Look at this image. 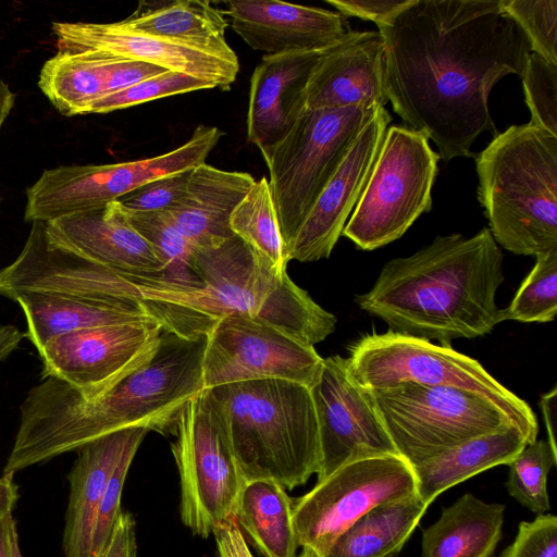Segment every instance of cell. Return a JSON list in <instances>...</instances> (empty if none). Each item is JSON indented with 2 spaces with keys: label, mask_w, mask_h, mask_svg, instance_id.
Segmentation results:
<instances>
[{
  "label": "cell",
  "mask_w": 557,
  "mask_h": 557,
  "mask_svg": "<svg viewBox=\"0 0 557 557\" xmlns=\"http://www.w3.org/2000/svg\"><path fill=\"white\" fill-rule=\"evenodd\" d=\"M440 156L421 132L387 127L367 185L342 235L373 250L399 237L432 208Z\"/></svg>",
  "instance_id": "obj_9"
},
{
  "label": "cell",
  "mask_w": 557,
  "mask_h": 557,
  "mask_svg": "<svg viewBox=\"0 0 557 557\" xmlns=\"http://www.w3.org/2000/svg\"><path fill=\"white\" fill-rule=\"evenodd\" d=\"M478 200L497 245L520 256L557 249V136L530 123L475 157Z\"/></svg>",
  "instance_id": "obj_6"
},
{
  "label": "cell",
  "mask_w": 557,
  "mask_h": 557,
  "mask_svg": "<svg viewBox=\"0 0 557 557\" xmlns=\"http://www.w3.org/2000/svg\"><path fill=\"white\" fill-rule=\"evenodd\" d=\"M505 511L503 504L462 495L423 531L421 557H492L502 539Z\"/></svg>",
  "instance_id": "obj_28"
},
{
  "label": "cell",
  "mask_w": 557,
  "mask_h": 557,
  "mask_svg": "<svg viewBox=\"0 0 557 557\" xmlns=\"http://www.w3.org/2000/svg\"><path fill=\"white\" fill-rule=\"evenodd\" d=\"M528 445L513 424L470 438L445 453L412 467L417 494L431 504L442 492L499 465H509Z\"/></svg>",
  "instance_id": "obj_27"
},
{
  "label": "cell",
  "mask_w": 557,
  "mask_h": 557,
  "mask_svg": "<svg viewBox=\"0 0 557 557\" xmlns=\"http://www.w3.org/2000/svg\"><path fill=\"white\" fill-rule=\"evenodd\" d=\"M521 77L530 124L557 136V64L531 52Z\"/></svg>",
  "instance_id": "obj_39"
},
{
  "label": "cell",
  "mask_w": 557,
  "mask_h": 557,
  "mask_svg": "<svg viewBox=\"0 0 557 557\" xmlns=\"http://www.w3.org/2000/svg\"><path fill=\"white\" fill-rule=\"evenodd\" d=\"M498 557H557V518L550 513L522 521L513 542Z\"/></svg>",
  "instance_id": "obj_42"
},
{
  "label": "cell",
  "mask_w": 557,
  "mask_h": 557,
  "mask_svg": "<svg viewBox=\"0 0 557 557\" xmlns=\"http://www.w3.org/2000/svg\"><path fill=\"white\" fill-rule=\"evenodd\" d=\"M386 557H396V555H389V556H386Z\"/></svg>",
  "instance_id": "obj_53"
},
{
  "label": "cell",
  "mask_w": 557,
  "mask_h": 557,
  "mask_svg": "<svg viewBox=\"0 0 557 557\" xmlns=\"http://www.w3.org/2000/svg\"><path fill=\"white\" fill-rule=\"evenodd\" d=\"M368 391L398 455L412 467L513 424L491 401L462 388L405 382Z\"/></svg>",
  "instance_id": "obj_10"
},
{
  "label": "cell",
  "mask_w": 557,
  "mask_h": 557,
  "mask_svg": "<svg viewBox=\"0 0 557 557\" xmlns=\"http://www.w3.org/2000/svg\"><path fill=\"white\" fill-rule=\"evenodd\" d=\"M145 436L128 444L116 463L101 498L92 536V557H97L107 545L122 513L121 498L131 463Z\"/></svg>",
  "instance_id": "obj_40"
},
{
  "label": "cell",
  "mask_w": 557,
  "mask_h": 557,
  "mask_svg": "<svg viewBox=\"0 0 557 557\" xmlns=\"http://www.w3.org/2000/svg\"><path fill=\"white\" fill-rule=\"evenodd\" d=\"M189 268L198 285L129 277L149 314L169 332L207 337L219 319L233 314L262 321L310 346L335 331L333 313L236 235L216 247L194 249Z\"/></svg>",
  "instance_id": "obj_4"
},
{
  "label": "cell",
  "mask_w": 557,
  "mask_h": 557,
  "mask_svg": "<svg viewBox=\"0 0 557 557\" xmlns=\"http://www.w3.org/2000/svg\"><path fill=\"white\" fill-rule=\"evenodd\" d=\"M384 45L379 32L350 30L327 47L313 67L307 109L385 107Z\"/></svg>",
  "instance_id": "obj_21"
},
{
  "label": "cell",
  "mask_w": 557,
  "mask_h": 557,
  "mask_svg": "<svg viewBox=\"0 0 557 557\" xmlns=\"http://www.w3.org/2000/svg\"><path fill=\"white\" fill-rule=\"evenodd\" d=\"M500 4L527 36L531 52L557 64V1L500 0Z\"/></svg>",
  "instance_id": "obj_38"
},
{
  "label": "cell",
  "mask_w": 557,
  "mask_h": 557,
  "mask_svg": "<svg viewBox=\"0 0 557 557\" xmlns=\"http://www.w3.org/2000/svg\"><path fill=\"white\" fill-rule=\"evenodd\" d=\"M347 362L352 377L367 389L412 382L470 391L507 416L528 444L536 441L537 420L528 403L500 384L478 360L453 347L391 331L372 333L350 347Z\"/></svg>",
  "instance_id": "obj_7"
},
{
  "label": "cell",
  "mask_w": 557,
  "mask_h": 557,
  "mask_svg": "<svg viewBox=\"0 0 557 557\" xmlns=\"http://www.w3.org/2000/svg\"><path fill=\"white\" fill-rule=\"evenodd\" d=\"M218 557H255L234 517L222 522L213 532Z\"/></svg>",
  "instance_id": "obj_46"
},
{
  "label": "cell",
  "mask_w": 557,
  "mask_h": 557,
  "mask_svg": "<svg viewBox=\"0 0 557 557\" xmlns=\"http://www.w3.org/2000/svg\"><path fill=\"white\" fill-rule=\"evenodd\" d=\"M391 121L381 107L362 128L302 223L289 260L310 262L330 257L367 185Z\"/></svg>",
  "instance_id": "obj_19"
},
{
  "label": "cell",
  "mask_w": 557,
  "mask_h": 557,
  "mask_svg": "<svg viewBox=\"0 0 557 557\" xmlns=\"http://www.w3.org/2000/svg\"><path fill=\"white\" fill-rule=\"evenodd\" d=\"M25 335L13 325H0V361L14 351Z\"/></svg>",
  "instance_id": "obj_49"
},
{
  "label": "cell",
  "mask_w": 557,
  "mask_h": 557,
  "mask_svg": "<svg viewBox=\"0 0 557 557\" xmlns=\"http://www.w3.org/2000/svg\"><path fill=\"white\" fill-rule=\"evenodd\" d=\"M212 88L215 86L207 81L168 71L94 101L85 114L109 113L160 98Z\"/></svg>",
  "instance_id": "obj_37"
},
{
  "label": "cell",
  "mask_w": 557,
  "mask_h": 557,
  "mask_svg": "<svg viewBox=\"0 0 557 557\" xmlns=\"http://www.w3.org/2000/svg\"><path fill=\"white\" fill-rule=\"evenodd\" d=\"M234 235L265 258L278 271H286L287 258L277 223L269 182L262 176L234 209L230 218Z\"/></svg>",
  "instance_id": "obj_33"
},
{
  "label": "cell",
  "mask_w": 557,
  "mask_h": 557,
  "mask_svg": "<svg viewBox=\"0 0 557 557\" xmlns=\"http://www.w3.org/2000/svg\"><path fill=\"white\" fill-rule=\"evenodd\" d=\"M14 524L12 512L0 518V557H12L11 531Z\"/></svg>",
  "instance_id": "obj_50"
},
{
  "label": "cell",
  "mask_w": 557,
  "mask_h": 557,
  "mask_svg": "<svg viewBox=\"0 0 557 557\" xmlns=\"http://www.w3.org/2000/svg\"><path fill=\"white\" fill-rule=\"evenodd\" d=\"M225 5L235 33L265 54L324 49L351 30L342 14L321 8L269 0Z\"/></svg>",
  "instance_id": "obj_23"
},
{
  "label": "cell",
  "mask_w": 557,
  "mask_h": 557,
  "mask_svg": "<svg viewBox=\"0 0 557 557\" xmlns=\"http://www.w3.org/2000/svg\"><path fill=\"white\" fill-rule=\"evenodd\" d=\"M11 300L22 308L27 332L39 350L50 339L77 330L138 322H157L140 300L90 299L40 292H24Z\"/></svg>",
  "instance_id": "obj_26"
},
{
  "label": "cell",
  "mask_w": 557,
  "mask_h": 557,
  "mask_svg": "<svg viewBox=\"0 0 557 557\" xmlns=\"http://www.w3.org/2000/svg\"><path fill=\"white\" fill-rule=\"evenodd\" d=\"M540 406L543 413L544 423L547 430V442L552 450L557 454L556 444V421H557V387L546 394H543L540 399Z\"/></svg>",
  "instance_id": "obj_47"
},
{
  "label": "cell",
  "mask_w": 557,
  "mask_h": 557,
  "mask_svg": "<svg viewBox=\"0 0 557 557\" xmlns=\"http://www.w3.org/2000/svg\"><path fill=\"white\" fill-rule=\"evenodd\" d=\"M165 72H168V70L151 63L117 58L111 70L108 95L123 90Z\"/></svg>",
  "instance_id": "obj_44"
},
{
  "label": "cell",
  "mask_w": 557,
  "mask_h": 557,
  "mask_svg": "<svg viewBox=\"0 0 557 557\" xmlns=\"http://www.w3.org/2000/svg\"><path fill=\"white\" fill-rule=\"evenodd\" d=\"M255 182L249 173L202 163L190 170L184 196L166 212L194 249L216 247L234 236L231 214Z\"/></svg>",
  "instance_id": "obj_25"
},
{
  "label": "cell",
  "mask_w": 557,
  "mask_h": 557,
  "mask_svg": "<svg viewBox=\"0 0 557 557\" xmlns=\"http://www.w3.org/2000/svg\"><path fill=\"white\" fill-rule=\"evenodd\" d=\"M310 393L320 441L317 481L352 459L398 455L369 391L350 374L347 358L332 356L323 359Z\"/></svg>",
  "instance_id": "obj_16"
},
{
  "label": "cell",
  "mask_w": 557,
  "mask_h": 557,
  "mask_svg": "<svg viewBox=\"0 0 557 557\" xmlns=\"http://www.w3.org/2000/svg\"><path fill=\"white\" fill-rule=\"evenodd\" d=\"M246 481L304 485L320 467V441L310 388L263 379L208 389Z\"/></svg>",
  "instance_id": "obj_5"
},
{
  "label": "cell",
  "mask_w": 557,
  "mask_h": 557,
  "mask_svg": "<svg viewBox=\"0 0 557 557\" xmlns=\"http://www.w3.org/2000/svg\"><path fill=\"white\" fill-rule=\"evenodd\" d=\"M172 435L182 522L195 535L207 539L233 517L246 482L208 389L183 407Z\"/></svg>",
  "instance_id": "obj_11"
},
{
  "label": "cell",
  "mask_w": 557,
  "mask_h": 557,
  "mask_svg": "<svg viewBox=\"0 0 557 557\" xmlns=\"http://www.w3.org/2000/svg\"><path fill=\"white\" fill-rule=\"evenodd\" d=\"M136 556V522L132 513L122 511L107 545L97 557Z\"/></svg>",
  "instance_id": "obj_45"
},
{
  "label": "cell",
  "mask_w": 557,
  "mask_h": 557,
  "mask_svg": "<svg viewBox=\"0 0 557 557\" xmlns=\"http://www.w3.org/2000/svg\"><path fill=\"white\" fill-rule=\"evenodd\" d=\"M377 109L306 108L264 160L288 261L295 238L314 202Z\"/></svg>",
  "instance_id": "obj_8"
},
{
  "label": "cell",
  "mask_w": 557,
  "mask_h": 557,
  "mask_svg": "<svg viewBox=\"0 0 557 557\" xmlns=\"http://www.w3.org/2000/svg\"><path fill=\"white\" fill-rule=\"evenodd\" d=\"M557 465L548 442L536 440L528 444L508 465L506 488L511 497L536 516L550 510L547 478Z\"/></svg>",
  "instance_id": "obj_35"
},
{
  "label": "cell",
  "mask_w": 557,
  "mask_h": 557,
  "mask_svg": "<svg viewBox=\"0 0 557 557\" xmlns=\"http://www.w3.org/2000/svg\"><path fill=\"white\" fill-rule=\"evenodd\" d=\"M223 132L198 125L182 146L165 153L110 164L46 170L26 190L24 220L49 222L114 201L156 178L206 163Z\"/></svg>",
  "instance_id": "obj_12"
},
{
  "label": "cell",
  "mask_w": 557,
  "mask_h": 557,
  "mask_svg": "<svg viewBox=\"0 0 557 557\" xmlns=\"http://www.w3.org/2000/svg\"><path fill=\"white\" fill-rule=\"evenodd\" d=\"M122 22L132 29L159 38L201 47H227L225 11L210 1H140Z\"/></svg>",
  "instance_id": "obj_32"
},
{
  "label": "cell",
  "mask_w": 557,
  "mask_h": 557,
  "mask_svg": "<svg viewBox=\"0 0 557 557\" xmlns=\"http://www.w3.org/2000/svg\"><path fill=\"white\" fill-rule=\"evenodd\" d=\"M207 337L163 329L154 354L101 397L87 401L65 382L45 377L20 406V426L3 474H14L127 428L172 434L183 407L201 393Z\"/></svg>",
  "instance_id": "obj_2"
},
{
  "label": "cell",
  "mask_w": 557,
  "mask_h": 557,
  "mask_svg": "<svg viewBox=\"0 0 557 557\" xmlns=\"http://www.w3.org/2000/svg\"><path fill=\"white\" fill-rule=\"evenodd\" d=\"M414 0H327L343 16L372 21L377 28L389 25Z\"/></svg>",
  "instance_id": "obj_43"
},
{
  "label": "cell",
  "mask_w": 557,
  "mask_h": 557,
  "mask_svg": "<svg viewBox=\"0 0 557 557\" xmlns=\"http://www.w3.org/2000/svg\"><path fill=\"white\" fill-rule=\"evenodd\" d=\"M18 499V488L13 481V474L0 476V518L12 512Z\"/></svg>",
  "instance_id": "obj_48"
},
{
  "label": "cell",
  "mask_w": 557,
  "mask_h": 557,
  "mask_svg": "<svg viewBox=\"0 0 557 557\" xmlns=\"http://www.w3.org/2000/svg\"><path fill=\"white\" fill-rule=\"evenodd\" d=\"M326 48L264 54L256 66L250 78L247 139L264 160L306 110L307 85Z\"/></svg>",
  "instance_id": "obj_22"
},
{
  "label": "cell",
  "mask_w": 557,
  "mask_h": 557,
  "mask_svg": "<svg viewBox=\"0 0 557 557\" xmlns=\"http://www.w3.org/2000/svg\"><path fill=\"white\" fill-rule=\"evenodd\" d=\"M128 213L135 230L148 242L165 265L160 278L180 286L198 285L199 282L189 268L194 247L175 226L169 213Z\"/></svg>",
  "instance_id": "obj_34"
},
{
  "label": "cell",
  "mask_w": 557,
  "mask_h": 557,
  "mask_svg": "<svg viewBox=\"0 0 557 557\" xmlns=\"http://www.w3.org/2000/svg\"><path fill=\"white\" fill-rule=\"evenodd\" d=\"M162 332L158 322H138L59 335L38 350L41 377L59 379L85 400H95L150 359Z\"/></svg>",
  "instance_id": "obj_15"
},
{
  "label": "cell",
  "mask_w": 557,
  "mask_h": 557,
  "mask_svg": "<svg viewBox=\"0 0 557 557\" xmlns=\"http://www.w3.org/2000/svg\"><path fill=\"white\" fill-rule=\"evenodd\" d=\"M11 545H12V557H23L20 545H18V534L16 529V523L12 527L11 531Z\"/></svg>",
  "instance_id": "obj_52"
},
{
  "label": "cell",
  "mask_w": 557,
  "mask_h": 557,
  "mask_svg": "<svg viewBox=\"0 0 557 557\" xmlns=\"http://www.w3.org/2000/svg\"><path fill=\"white\" fill-rule=\"evenodd\" d=\"M503 253L488 227L471 237L436 236L408 257L387 261L358 306L388 331L451 347L490 334L500 322L496 294Z\"/></svg>",
  "instance_id": "obj_3"
},
{
  "label": "cell",
  "mask_w": 557,
  "mask_h": 557,
  "mask_svg": "<svg viewBox=\"0 0 557 557\" xmlns=\"http://www.w3.org/2000/svg\"><path fill=\"white\" fill-rule=\"evenodd\" d=\"M429 506L418 494L380 505L343 532L324 555L311 554L315 557H386L397 555L409 540Z\"/></svg>",
  "instance_id": "obj_31"
},
{
  "label": "cell",
  "mask_w": 557,
  "mask_h": 557,
  "mask_svg": "<svg viewBox=\"0 0 557 557\" xmlns=\"http://www.w3.org/2000/svg\"><path fill=\"white\" fill-rule=\"evenodd\" d=\"M145 428H127L103 435L78 449L67 475L70 484L62 537L64 557H92V536L107 483L131 442L146 436Z\"/></svg>",
  "instance_id": "obj_24"
},
{
  "label": "cell",
  "mask_w": 557,
  "mask_h": 557,
  "mask_svg": "<svg viewBox=\"0 0 557 557\" xmlns=\"http://www.w3.org/2000/svg\"><path fill=\"white\" fill-rule=\"evenodd\" d=\"M49 240L124 276L161 277L165 265L119 200L46 222Z\"/></svg>",
  "instance_id": "obj_20"
},
{
  "label": "cell",
  "mask_w": 557,
  "mask_h": 557,
  "mask_svg": "<svg viewBox=\"0 0 557 557\" xmlns=\"http://www.w3.org/2000/svg\"><path fill=\"white\" fill-rule=\"evenodd\" d=\"M417 495L412 466L399 455L352 459L293 499L298 547L324 555L335 540L371 509Z\"/></svg>",
  "instance_id": "obj_13"
},
{
  "label": "cell",
  "mask_w": 557,
  "mask_h": 557,
  "mask_svg": "<svg viewBox=\"0 0 557 557\" xmlns=\"http://www.w3.org/2000/svg\"><path fill=\"white\" fill-rule=\"evenodd\" d=\"M502 319L524 323L550 322L557 312V249L539 255Z\"/></svg>",
  "instance_id": "obj_36"
},
{
  "label": "cell",
  "mask_w": 557,
  "mask_h": 557,
  "mask_svg": "<svg viewBox=\"0 0 557 557\" xmlns=\"http://www.w3.org/2000/svg\"><path fill=\"white\" fill-rule=\"evenodd\" d=\"M116 59L97 51L59 49L41 67L38 86L61 114H85L94 101L108 95Z\"/></svg>",
  "instance_id": "obj_30"
},
{
  "label": "cell",
  "mask_w": 557,
  "mask_h": 557,
  "mask_svg": "<svg viewBox=\"0 0 557 557\" xmlns=\"http://www.w3.org/2000/svg\"><path fill=\"white\" fill-rule=\"evenodd\" d=\"M377 32L388 101L440 158L473 156L483 132L498 134L490 92L506 75L521 76L531 53L500 0H414Z\"/></svg>",
  "instance_id": "obj_1"
},
{
  "label": "cell",
  "mask_w": 557,
  "mask_h": 557,
  "mask_svg": "<svg viewBox=\"0 0 557 557\" xmlns=\"http://www.w3.org/2000/svg\"><path fill=\"white\" fill-rule=\"evenodd\" d=\"M59 49L90 50L113 58L137 60L231 89L239 72L234 50L201 47L159 38L114 23L53 22Z\"/></svg>",
  "instance_id": "obj_17"
},
{
  "label": "cell",
  "mask_w": 557,
  "mask_h": 557,
  "mask_svg": "<svg viewBox=\"0 0 557 557\" xmlns=\"http://www.w3.org/2000/svg\"><path fill=\"white\" fill-rule=\"evenodd\" d=\"M190 170L156 178L117 199L131 212L168 211L184 196Z\"/></svg>",
  "instance_id": "obj_41"
},
{
  "label": "cell",
  "mask_w": 557,
  "mask_h": 557,
  "mask_svg": "<svg viewBox=\"0 0 557 557\" xmlns=\"http://www.w3.org/2000/svg\"><path fill=\"white\" fill-rule=\"evenodd\" d=\"M233 517L263 557H295L298 548L293 499L272 479L247 480L242 487Z\"/></svg>",
  "instance_id": "obj_29"
},
{
  "label": "cell",
  "mask_w": 557,
  "mask_h": 557,
  "mask_svg": "<svg viewBox=\"0 0 557 557\" xmlns=\"http://www.w3.org/2000/svg\"><path fill=\"white\" fill-rule=\"evenodd\" d=\"M15 102V94L10 89L8 84L4 83L2 78H0V132L1 127L9 116L13 106ZM1 203V196H0Z\"/></svg>",
  "instance_id": "obj_51"
},
{
  "label": "cell",
  "mask_w": 557,
  "mask_h": 557,
  "mask_svg": "<svg viewBox=\"0 0 557 557\" xmlns=\"http://www.w3.org/2000/svg\"><path fill=\"white\" fill-rule=\"evenodd\" d=\"M323 358L313 346L245 315L219 319L207 334L202 371L206 389L220 385L281 379L317 382Z\"/></svg>",
  "instance_id": "obj_14"
},
{
  "label": "cell",
  "mask_w": 557,
  "mask_h": 557,
  "mask_svg": "<svg viewBox=\"0 0 557 557\" xmlns=\"http://www.w3.org/2000/svg\"><path fill=\"white\" fill-rule=\"evenodd\" d=\"M24 292H40L90 299H134L141 296L134 282L52 244L46 222H33L26 243L0 270V295L12 299Z\"/></svg>",
  "instance_id": "obj_18"
}]
</instances>
